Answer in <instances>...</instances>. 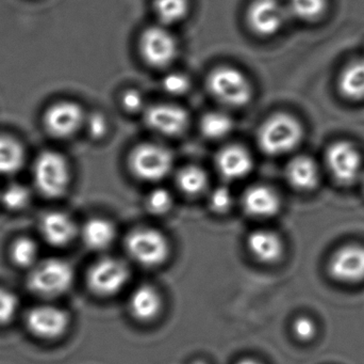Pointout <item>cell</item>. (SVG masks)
<instances>
[{
	"label": "cell",
	"mask_w": 364,
	"mask_h": 364,
	"mask_svg": "<svg viewBox=\"0 0 364 364\" xmlns=\"http://www.w3.org/2000/svg\"><path fill=\"white\" fill-rule=\"evenodd\" d=\"M303 136V126L294 117L288 113H276L263 122L257 139L264 153L284 155L296 149Z\"/></svg>",
	"instance_id": "1"
},
{
	"label": "cell",
	"mask_w": 364,
	"mask_h": 364,
	"mask_svg": "<svg viewBox=\"0 0 364 364\" xmlns=\"http://www.w3.org/2000/svg\"><path fill=\"white\" fill-rule=\"evenodd\" d=\"M75 273L70 263L61 259L38 261L28 276L30 292L42 298H55L70 290Z\"/></svg>",
	"instance_id": "2"
},
{
	"label": "cell",
	"mask_w": 364,
	"mask_h": 364,
	"mask_svg": "<svg viewBox=\"0 0 364 364\" xmlns=\"http://www.w3.org/2000/svg\"><path fill=\"white\" fill-rule=\"evenodd\" d=\"M32 177L42 196L57 199L68 192L72 173L63 155L55 151H45L34 160Z\"/></svg>",
	"instance_id": "3"
},
{
	"label": "cell",
	"mask_w": 364,
	"mask_h": 364,
	"mask_svg": "<svg viewBox=\"0 0 364 364\" xmlns=\"http://www.w3.org/2000/svg\"><path fill=\"white\" fill-rule=\"evenodd\" d=\"M125 249L134 263L147 269L161 266L171 254L168 237L151 228L132 231L126 237Z\"/></svg>",
	"instance_id": "4"
},
{
	"label": "cell",
	"mask_w": 364,
	"mask_h": 364,
	"mask_svg": "<svg viewBox=\"0 0 364 364\" xmlns=\"http://www.w3.org/2000/svg\"><path fill=\"white\" fill-rule=\"evenodd\" d=\"M210 93L222 104L243 107L252 100V89L245 75L237 68L220 66L210 73L207 79Z\"/></svg>",
	"instance_id": "5"
},
{
	"label": "cell",
	"mask_w": 364,
	"mask_h": 364,
	"mask_svg": "<svg viewBox=\"0 0 364 364\" xmlns=\"http://www.w3.org/2000/svg\"><path fill=\"white\" fill-rule=\"evenodd\" d=\"M325 162L331 177L340 185H353L364 175L363 154L350 141L331 143L325 154Z\"/></svg>",
	"instance_id": "6"
},
{
	"label": "cell",
	"mask_w": 364,
	"mask_h": 364,
	"mask_svg": "<svg viewBox=\"0 0 364 364\" xmlns=\"http://www.w3.org/2000/svg\"><path fill=\"white\" fill-rule=\"evenodd\" d=\"M174 157L170 150L155 143H143L134 147L129 156V167L134 177L157 182L171 172Z\"/></svg>",
	"instance_id": "7"
},
{
	"label": "cell",
	"mask_w": 364,
	"mask_h": 364,
	"mask_svg": "<svg viewBox=\"0 0 364 364\" xmlns=\"http://www.w3.org/2000/svg\"><path fill=\"white\" fill-rule=\"evenodd\" d=\"M130 278V269L124 261L102 258L96 261L87 275V288L98 297H112L119 294Z\"/></svg>",
	"instance_id": "8"
},
{
	"label": "cell",
	"mask_w": 364,
	"mask_h": 364,
	"mask_svg": "<svg viewBox=\"0 0 364 364\" xmlns=\"http://www.w3.org/2000/svg\"><path fill=\"white\" fill-rule=\"evenodd\" d=\"M28 331L45 341L60 339L68 333L70 325V314L53 305H41L28 311L25 320Z\"/></svg>",
	"instance_id": "9"
},
{
	"label": "cell",
	"mask_w": 364,
	"mask_h": 364,
	"mask_svg": "<svg viewBox=\"0 0 364 364\" xmlns=\"http://www.w3.org/2000/svg\"><path fill=\"white\" fill-rule=\"evenodd\" d=\"M143 59L155 68H164L172 63L178 53L176 38L164 27H149L140 38Z\"/></svg>",
	"instance_id": "10"
},
{
	"label": "cell",
	"mask_w": 364,
	"mask_h": 364,
	"mask_svg": "<svg viewBox=\"0 0 364 364\" xmlns=\"http://www.w3.org/2000/svg\"><path fill=\"white\" fill-rule=\"evenodd\" d=\"M85 123L82 108L70 100H61L49 106L43 115V124L49 135L55 138H70Z\"/></svg>",
	"instance_id": "11"
},
{
	"label": "cell",
	"mask_w": 364,
	"mask_h": 364,
	"mask_svg": "<svg viewBox=\"0 0 364 364\" xmlns=\"http://www.w3.org/2000/svg\"><path fill=\"white\" fill-rule=\"evenodd\" d=\"M284 21L286 9L279 0H254L248 8V26L258 36H274Z\"/></svg>",
	"instance_id": "12"
},
{
	"label": "cell",
	"mask_w": 364,
	"mask_h": 364,
	"mask_svg": "<svg viewBox=\"0 0 364 364\" xmlns=\"http://www.w3.org/2000/svg\"><path fill=\"white\" fill-rule=\"evenodd\" d=\"M328 271L333 279L342 284H354L363 281V246L348 245L340 248L331 256Z\"/></svg>",
	"instance_id": "13"
},
{
	"label": "cell",
	"mask_w": 364,
	"mask_h": 364,
	"mask_svg": "<svg viewBox=\"0 0 364 364\" xmlns=\"http://www.w3.org/2000/svg\"><path fill=\"white\" fill-rule=\"evenodd\" d=\"M147 126L164 136H177L188 125V115L184 109L170 104L154 105L145 111Z\"/></svg>",
	"instance_id": "14"
},
{
	"label": "cell",
	"mask_w": 364,
	"mask_h": 364,
	"mask_svg": "<svg viewBox=\"0 0 364 364\" xmlns=\"http://www.w3.org/2000/svg\"><path fill=\"white\" fill-rule=\"evenodd\" d=\"M242 207L250 217L267 219L279 213L282 201L277 192L271 187L256 185L244 192Z\"/></svg>",
	"instance_id": "15"
},
{
	"label": "cell",
	"mask_w": 364,
	"mask_h": 364,
	"mask_svg": "<svg viewBox=\"0 0 364 364\" xmlns=\"http://www.w3.org/2000/svg\"><path fill=\"white\" fill-rule=\"evenodd\" d=\"M43 239L53 247H65L77 236L76 224L70 215L60 211L49 212L40 222Z\"/></svg>",
	"instance_id": "16"
},
{
	"label": "cell",
	"mask_w": 364,
	"mask_h": 364,
	"mask_svg": "<svg viewBox=\"0 0 364 364\" xmlns=\"http://www.w3.org/2000/svg\"><path fill=\"white\" fill-rule=\"evenodd\" d=\"M128 308L134 320L151 323L161 314L164 299L155 286L142 284L130 295Z\"/></svg>",
	"instance_id": "17"
},
{
	"label": "cell",
	"mask_w": 364,
	"mask_h": 364,
	"mask_svg": "<svg viewBox=\"0 0 364 364\" xmlns=\"http://www.w3.org/2000/svg\"><path fill=\"white\" fill-rule=\"evenodd\" d=\"M246 247L252 258L262 264H275L282 260L284 252L282 237L269 230L250 233L246 239Z\"/></svg>",
	"instance_id": "18"
},
{
	"label": "cell",
	"mask_w": 364,
	"mask_h": 364,
	"mask_svg": "<svg viewBox=\"0 0 364 364\" xmlns=\"http://www.w3.org/2000/svg\"><path fill=\"white\" fill-rule=\"evenodd\" d=\"M215 162L218 172L228 180L243 179L252 169V156L239 145H229L220 150Z\"/></svg>",
	"instance_id": "19"
},
{
	"label": "cell",
	"mask_w": 364,
	"mask_h": 364,
	"mask_svg": "<svg viewBox=\"0 0 364 364\" xmlns=\"http://www.w3.org/2000/svg\"><path fill=\"white\" fill-rule=\"evenodd\" d=\"M286 177L295 189L311 192L320 183V168L314 158L306 155L296 156L289 162Z\"/></svg>",
	"instance_id": "20"
},
{
	"label": "cell",
	"mask_w": 364,
	"mask_h": 364,
	"mask_svg": "<svg viewBox=\"0 0 364 364\" xmlns=\"http://www.w3.org/2000/svg\"><path fill=\"white\" fill-rule=\"evenodd\" d=\"M117 230L112 222L105 218H92L81 228V239L85 245L93 251H104L112 246Z\"/></svg>",
	"instance_id": "21"
},
{
	"label": "cell",
	"mask_w": 364,
	"mask_h": 364,
	"mask_svg": "<svg viewBox=\"0 0 364 364\" xmlns=\"http://www.w3.org/2000/svg\"><path fill=\"white\" fill-rule=\"evenodd\" d=\"M339 91L354 102L364 100V59L350 62L340 74Z\"/></svg>",
	"instance_id": "22"
},
{
	"label": "cell",
	"mask_w": 364,
	"mask_h": 364,
	"mask_svg": "<svg viewBox=\"0 0 364 364\" xmlns=\"http://www.w3.org/2000/svg\"><path fill=\"white\" fill-rule=\"evenodd\" d=\"M25 162V151L16 139L0 135V175L18 172Z\"/></svg>",
	"instance_id": "23"
},
{
	"label": "cell",
	"mask_w": 364,
	"mask_h": 364,
	"mask_svg": "<svg viewBox=\"0 0 364 364\" xmlns=\"http://www.w3.org/2000/svg\"><path fill=\"white\" fill-rule=\"evenodd\" d=\"M10 258L21 269H32L38 262V246L29 237H19L11 245Z\"/></svg>",
	"instance_id": "24"
},
{
	"label": "cell",
	"mask_w": 364,
	"mask_h": 364,
	"mask_svg": "<svg viewBox=\"0 0 364 364\" xmlns=\"http://www.w3.org/2000/svg\"><path fill=\"white\" fill-rule=\"evenodd\" d=\"M232 128V120L222 111L208 113L203 115L200 122L201 132L210 139L224 138L229 135Z\"/></svg>",
	"instance_id": "25"
},
{
	"label": "cell",
	"mask_w": 364,
	"mask_h": 364,
	"mask_svg": "<svg viewBox=\"0 0 364 364\" xmlns=\"http://www.w3.org/2000/svg\"><path fill=\"white\" fill-rule=\"evenodd\" d=\"M179 188L188 196H196L207 187L208 177L203 169L196 166H186L177 175Z\"/></svg>",
	"instance_id": "26"
},
{
	"label": "cell",
	"mask_w": 364,
	"mask_h": 364,
	"mask_svg": "<svg viewBox=\"0 0 364 364\" xmlns=\"http://www.w3.org/2000/svg\"><path fill=\"white\" fill-rule=\"evenodd\" d=\"M156 15L164 25L179 23L188 15V0H156Z\"/></svg>",
	"instance_id": "27"
},
{
	"label": "cell",
	"mask_w": 364,
	"mask_h": 364,
	"mask_svg": "<svg viewBox=\"0 0 364 364\" xmlns=\"http://www.w3.org/2000/svg\"><path fill=\"white\" fill-rule=\"evenodd\" d=\"M327 0H289L291 14L305 21H314L326 12Z\"/></svg>",
	"instance_id": "28"
},
{
	"label": "cell",
	"mask_w": 364,
	"mask_h": 364,
	"mask_svg": "<svg viewBox=\"0 0 364 364\" xmlns=\"http://www.w3.org/2000/svg\"><path fill=\"white\" fill-rule=\"evenodd\" d=\"M0 199L2 205L9 211H21L29 204L31 194L23 184L12 183L4 188Z\"/></svg>",
	"instance_id": "29"
},
{
	"label": "cell",
	"mask_w": 364,
	"mask_h": 364,
	"mask_svg": "<svg viewBox=\"0 0 364 364\" xmlns=\"http://www.w3.org/2000/svg\"><path fill=\"white\" fill-rule=\"evenodd\" d=\"M173 207V198L170 192L164 188H157L149 192L146 199V207L154 215H166Z\"/></svg>",
	"instance_id": "30"
},
{
	"label": "cell",
	"mask_w": 364,
	"mask_h": 364,
	"mask_svg": "<svg viewBox=\"0 0 364 364\" xmlns=\"http://www.w3.org/2000/svg\"><path fill=\"white\" fill-rule=\"evenodd\" d=\"M16 295L4 288H0V325H6L14 320L18 311Z\"/></svg>",
	"instance_id": "31"
},
{
	"label": "cell",
	"mask_w": 364,
	"mask_h": 364,
	"mask_svg": "<svg viewBox=\"0 0 364 364\" xmlns=\"http://www.w3.org/2000/svg\"><path fill=\"white\" fill-rule=\"evenodd\" d=\"M232 194L227 187L215 188L210 194L209 207L214 213H227L232 207Z\"/></svg>",
	"instance_id": "32"
},
{
	"label": "cell",
	"mask_w": 364,
	"mask_h": 364,
	"mask_svg": "<svg viewBox=\"0 0 364 364\" xmlns=\"http://www.w3.org/2000/svg\"><path fill=\"white\" fill-rule=\"evenodd\" d=\"M293 335L299 341L309 342L314 339L318 333L316 324L307 316H299L293 323Z\"/></svg>",
	"instance_id": "33"
},
{
	"label": "cell",
	"mask_w": 364,
	"mask_h": 364,
	"mask_svg": "<svg viewBox=\"0 0 364 364\" xmlns=\"http://www.w3.org/2000/svg\"><path fill=\"white\" fill-rule=\"evenodd\" d=\"M162 85L166 93L172 95H182L188 92L190 81L186 78V75L181 73H171L168 76L164 77Z\"/></svg>",
	"instance_id": "34"
},
{
	"label": "cell",
	"mask_w": 364,
	"mask_h": 364,
	"mask_svg": "<svg viewBox=\"0 0 364 364\" xmlns=\"http://www.w3.org/2000/svg\"><path fill=\"white\" fill-rule=\"evenodd\" d=\"M87 130L93 138L100 139L108 132V122L100 113H93L87 120Z\"/></svg>",
	"instance_id": "35"
},
{
	"label": "cell",
	"mask_w": 364,
	"mask_h": 364,
	"mask_svg": "<svg viewBox=\"0 0 364 364\" xmlns=\"http://www.w3.org/2000/svg\"><path fill=\"white\" fill-rule=\"evenodd\" d=\"M122 104L126 110L130 111V113H136L144 106V98H143L142 94L136 90H128L122 98Z\"/></svg>",
	"instance_id": "36"
},
{
	"label": "cell",
	"mask_w": 364,
	"mask_h": 364,
	"mask_svg": "<svg viewBox=\"0 0 364 364\" xmlns=\"http://www.w3.org/2000/svg\"><path fill=\"white\" fill-rule=\"evenodd\" d=\"M235 364H262V363H259V361L255 360V359L245 358V359H242V360H240L239 363H237Z\"/></svg>",
	"instance_id": "37"
},
{
	"label": "cell",
	"mask_w": 364,
	"mask_h": 364,
	"mask_svg": "<svg viewBox=\"0 0 364 364\" xmlns=\"http://www.w3.org/2000/svg\"><path fill=\"white\" fill-rule=\"evenodd\" d=\"M191 364H208V363H205V361L197 360V361H194V363H192Z\"/></svg>",
	"instance_id": "38"
},
{
	"label": "cell",
	"mask_w": 364,
	"mask_h": 364,
	"mask_svg": "<svg viewBox=\"0 0 364 364\" xmlns=\"http://www.w3.org/2000/svg\"><path fill=\"white\" fill-rule=\"evenodd\" d=\"M360 181H361V183H363V184H361V185H363V192H364V175H363V177H361Z\"/></svg>",
	"instance_id": "39"
}]
</instances>
